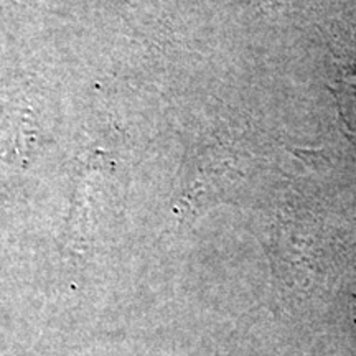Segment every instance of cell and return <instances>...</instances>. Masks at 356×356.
<instances>
[{
  "label": "cell",
  "mask_w": 356,
  "mask_h": 356,
  "mask_svg": "<svg viewBox=\"0 0 356 356\" xmlns=\"http://www.w3.org/2000/svg\"><path fill=\"white\" fill-rule=\"evenodd\" d=\"M96 168H86L79 175L76 195H74L73 213L70 218V239L74 246L79 248V244L84 241L88 231L89 221V207H91V195L92 186H95Z\"/></svg>",
  "instance_id": "6da1fadb"
}]
</instances>
